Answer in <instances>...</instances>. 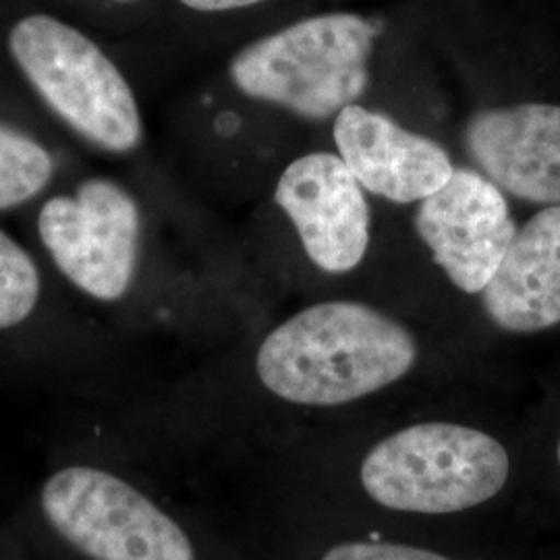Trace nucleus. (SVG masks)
<instances>
[{"instance_id": "obj_5", "label": "nucleus", "mask_w": 560, "mask_h": 560, "mask_svg": "<svg viewBox=\"0 0 560 560\" xmlns=\"http://www.w3.org/2000/svg\"><path fill=\"white\" fill-rule=\"evenodd\" d=\"M40 504L52 529L88 559L196 560L177 521L104 469H60L44 481Z\"/></svg>"}, {"instance_id": "obj_9", "label": "nucleus", "mask_w": 560, "mask_h": 560, "mask_svg": "<svg viewBox=\"0 0 560 560\" xmlns=\"http://www.w3.org/2000/svg\"><path fill=\"white\" fill-rule=\"evenodd\" d=\"M463 145L486 179L523 201L560 206V104L481 108Z\"/></svg>"}, {"instance_id": "obj_8", "label": "nucleus", "mask_w": 560, "mask_h": 560, "mask_svg": "<svg viewBox=\"0 0 560 560\" xmlns=\"http://www.w3.org/2000/svg\"><path fill=\"white\" fill-rule=\"evenodd\" d=\"M275 201L295 226L307 258L324 272H351L365 258L370 203L339 154L312 152L291 162L277 183Z\"/></svg>"}, {"instance_id": "obj_14", "label": "nucleus", "mask_w": 560, "mask_h": 560, "mask_svg": "<svg viewBox=\"0 0 560 560\" xmlns=\"http://www.w3.org/2000/svg\"><path fill=\"white\" fill-rule=\"evenodd\" d=\"M322 560H453L439 552L390 541H347L330 548Z\"/></svg>"}, {"instance_id": "obj_15", "label": "nucleus", "mask_w": 560, "mask_h": 560, "mask_svg": "<svg viewBox=\"0 0 560 560\" xmlns=\"http://www.w3.org/2000/svg\"><path fill=\"white\" fill-rule=\"evenodd\" d=\"M185 7L201 11V13H219V11H233L258 4L261 0H180Z\"/></svg>"}, {"instance_id": "obj_12", "label": "nucleus", "mask_w": 560, "mask_h": 560, "mask_svg": "<svg viewBox=\"0 0 560 560\" xmlns=\"http://www.w3.org/2000/svg\"><path fill=\"white\" fill-rule=\"evenodd\" d=\"M55 173L52 156L40 143L0 122V210L36 198Z\"/></svg>"}, {"instance_id": "obj_7", "label": "nucleus", "mask_w": 560, "mask_h": 560, "mask_svg": "<svg viewBox=\"0 0 560 560\" xmlns=\"http://www.w3.org/2000/svg\"><path fill=\"white\" fill-rule=\"evenodd\" d=\"M416 233L463 293H481L517 233L509 203L490 179L457 168L448 183L420 201Z\"/></svg>"}, {"instance_id": "obj_4", "label": "nucleus", "mask_w": 560, "mask_h": 560, "mask_svg": "<svg viewBox=\"0 0 560 560\" xmlns=\"http://www.w3.org/2000/svg\"><path fill=\"white\" fill-rule=\"evenodd\" d=\"M9 48L42 101L80 138L115 154L140 145L133 90L88 36L55 18L32 15L11 30Z\"/></svg>"}, {"instance_id": "obj_10", "label": "nucleus", "mask_w": 560, "mask_h": 560, "mask_svg": "<svg viewBox=\"0 0 560 560\" xmlns=\"http://www.w3.org/2000/svg\"><path fill=\"white\" fill-rule=\"evenodd\" d=\"M332 138L361 187L395 203L430 198L455 171L441 143L360 104L345 106L335 117Z\"/></svg>"}, {"instance_id": "obj_11", "label": "nucleus", "mask_w": 560, "mask_h": 560, "mask_svg": "<svg viewBox=\"0 0 560 560\" xmlns=\"http://www.w3.org/2000/svg\"><path fill=\"white\" fill-rule=\"evenodd\" d=\"M488 318L515 335L560 324V206H548L517 229L499 270L481 291Z\"/></svg>"}, {"instance_id": "obj_2", "label": "nucleus", "mask_w": 560, "mask_h": 560, "mask_svg": "<svg viewBox=\"0 0 560 560\" xmlns=\"http://www.w3.org/2000/svg\"><path fill=\"white\" fill-rule=\"evenodd\" d=\"M376 36L378 27L355 13L316 15L247 44L229 73L247 98L300 119H335L365 94Z\"/></svg>"}, {"instance_id": "obj_13", "label": "nucleus", "mask_w": 560, "mask_h": 560, "mask_svg": "<svg viewBox=\"0 0 560 560\" xmlns=\"http://www.w3.org/2000/svg\"><path fill=\"white\" fill-rule=\"evenodd\" d=\"M40 300V275L20 243L0 229V330L32 316Z\"/></svg>"}, {"instance_id": "obj_3", "label": "nucleus", "mask_w": 560, "mask_h": 560, "mask_svg": "<svg viewBox=\"0 0 560 560\" xmlns=\"http://www.w3.org/2000/svg\"><path fill=\"white\" fill-rule=\"evenodd\" d=\"M509 471V453L490 434L430 421L378 442L361 463V486L386 509L444 515L494 499Z\"/></svg>"}, {"instance_id": "obj_6", "label": "nucleus", "mask_w": 560, "mask_h": 560, "mask_svg": "<svg viewBox=\"0 0 560 560\" xmlns=\"http://www.w3.org/2000/svg\"><path fill=\"white\" fill-rule=\"evenodd\" d=\"M38 233L60 272L90 298L117 301L131 287L140 208L119 183L94 177L73 196L50 198L42 206Z\"/></svg>"}, {"instance_id": "obj_1", "label": "nucleus", "mask_w": 560, "mask_h": 560, "mask_svg": "<svg viewBox=\"0 0 560 560\" xmlns=\"http://www.w3.org/2000/svg\"><path fill=\"white\" fill-rule=\"evenodd\" d=\"M416 337L358 301H324L279 324L261 340L256 372L280 399L335 407L399 382L418 361Z\"/></svg>"}, {"instance_id": "obj_16", "label": "nucleus", "mask_w": 560, "mask_h": 560, "mask_svg": "<svg viewBox=\"0 0 560 560\" xmlns=\"http://www.w3.org/2000/svg\"><path fill=\"white\" fill-rule=\"evenodd\" d=\"M557 457H559V465H560V442H559V451H557Z\"/></svg>"}]
</instances>
